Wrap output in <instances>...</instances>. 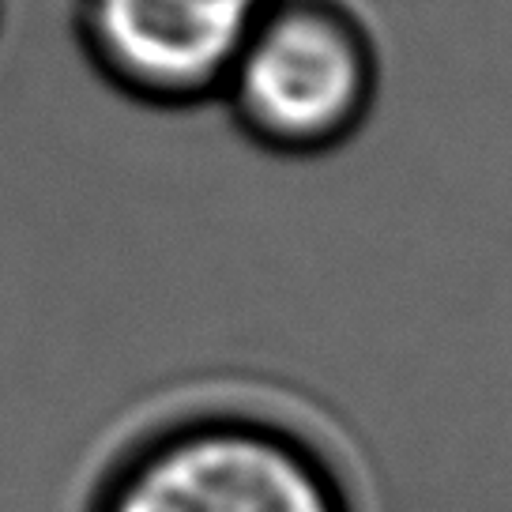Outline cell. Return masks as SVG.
<instances>
[{"label": "cell", "instance_id": "6da1fadb", "mask_svg": "<svg viewBox=\"0 0 512 512\" xmlns=\"http://www.w3.org/2000/svg\"><path fill=\"white\" fill-rule=\"evenodd\" d=\"M68 512H381L354 433L260 373H196L113 418Z\"/></svg>", "mask_w": 512, "mask_h": 512}, {"label": "cell", "instance_id": "7a4b0ae2", "mask_svg": "<svg viewBox=\"0 0 512 512\" xmlns=\"http://www.w3.org/2000/svg\"><path fill=\"white\" fill-rule=\"evenodd\" d=\"M234 117L275 155H324L366 125L377 49L336 0H264L223 83Z\"/></svg>", "mask_w": 512, "mask_h": 512}, {"label": "cell", "instance_id": "3957f363", "mask_svg": "<svg viewBox=\"0 0 512 512\" xmlns=\"http://www.w3.org/2000/svg\"><path fill=\"white\" fill-rule=\"evenodd\" d=\"M264 0H91L95 53L159 102L223 91Z\"/></svg>", "mask_w": 512, "mask_h": 512}]
</instances>
